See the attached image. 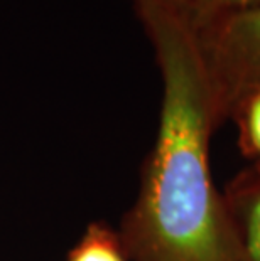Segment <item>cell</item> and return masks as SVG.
Masks as SVG:
<instances>
[{
	"label": "cell",
	"instance_id": "cell-3",
	"mask_svg": "<svg viewBox=\"0 0 260 261\" xmlns=\"http://www.w3.org/2000/svg\"><path fill=\"white\" fill-rule=\"evenodd\" d=\"M237 261H260V164H250L221 191Z\"/></svg>",
	"mask_w": 260,
	"mask_h": 261
},
{
	"label": "cell",
	"instance_id": "cell-4",
	"mask_svg": "<svg viewBox=\"0 0 260 261\" xmlns=\"http://www.w3.org/2000/svg\"><path fill=\"white\" fill-rule=\"evenodd\" d=\"M228 121L237 125L242 155L252 164H260V90L247 93L231 110Z\"/></svg>",
	"mask_w": 260,
	"mask_h": 261
},
{
	"label": "cell",
	"instance_id": "cell-1",
	"mask_svg": "<svg viewBox=\"0 0 260 261\" xmlns=\"http://www.w3.org/2000/svg\"><path fill=\"white\" fill-rule=\"evenodd\" d=\"M162 83L159 126L119 238L132 261H237L209 165L220 128L190 15L168 0H132Z\"/></svg>",
	"mask_w": 260,
	"mask_h": 261
},
{
	"label": "cell",
	"instance_id": "cell-7",
	"mask_svg": "<svg viewBox=\"0 0 260 261\" xmlns=\"http://www.w3.org/2000/svg\"><path fill=\"white\" fill-rule=\"evenodd\" d=\"M168 2L176 4V5H178V7L184 9L186 12H187V10H190V4H191V0H168Z\"/></svg>",
	"mask_w": 260,
	"mask_h": 261
},
{
	"label": "cell",
	"instance_id": "cell-5",
	"mask_svg": "<svg viewBox=\"0 0 260 261\" xmlns=\"http://www.w3.org/2000/svg\"><path fill=\"white\" fill-rule=\"evenodd\" d=\"M119 232L108 226L90 224L81 241L69 253L68 261H127Z\"/></svg>",
	"mask_w": 260,
	"mask_h": 261
},
{
	"label": "cell",
	"instance_id": "cell-6",
	"mask_svg": "<svg viewBox=\"0 0 260 261\" xmlns=\"http://www.w3.org/2000/svg\"><path fill=\"white\" fill-rule=\"evenodd\" d=\"M257 4H260V0H191L187 15H190L191 22H196L213 14L250 7V5Z\"/></svg>",
	"mask_w": 260,
	"mask_h": 261
},
{
	"label": "cell",
	"instance_id": "cell-2",
	"mask_svg": "<svg viewBox=\"0 0 260 261\" xmlns=\"http://www.w3.org/2000/svg\"><path fill=\"white\" fill-rule=\"evenodd\" d=\"M220 126L247 93L260 90V4L191 22Z\"/></svg>",
	"mask_w": 260,
	"mask_h": 261
}]
</instances>
